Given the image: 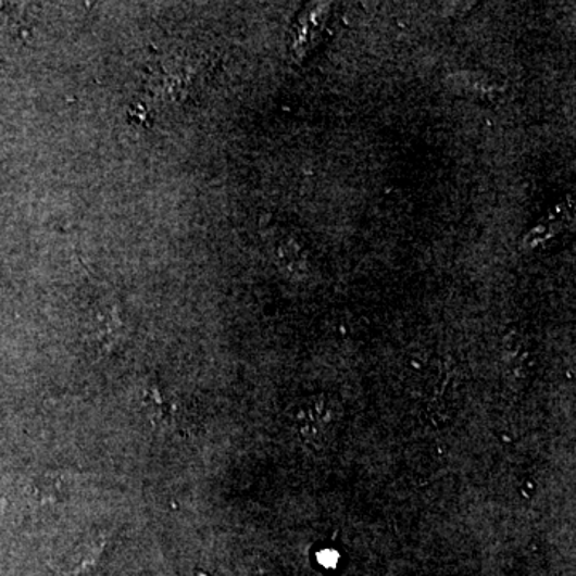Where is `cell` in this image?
Here are the masks:
<instances>
[{
	"label": "cell",
	"mask_w": 576,
	"mask_h": 576,
	"mask_svg": "<svg viewBox=\"0 0 576 576\" xmlns=\"http://www.w3.org/2000/svg\"><path fill=\"white\" fill-rule=\"evenodd\" d=\"M143 409L148 418L155 428L175 429L181 425V406L173 401L171 396H165L161 389H149L143 399Z\"/></svg>",
	"instance_id": "cell-2"
},
{
	"label": "cell",
	"mask_w": 576,
	"mask_h": 576,
	"mask_svg": "<svg viewBox=\"0 0 576 576\" xmlns=\"http://www.w3.org/2000/svg\"><path fill=\"white\" fill-rule=\"evenodd\" d=\"M108 541L100 540L91 544L80 561L66 571L61 572L58 576H101L103 575V555L107 551Z\"/></svg>",
	"instance_id": "cell-3"
},
{
	"label": "cell",
	"mask_w": 576,
	"mask_h": 576,
	"mask_svg": "<svg viewBox=\"0 0 576 576\" xmlns=\"http://www.w3.org/2000/svg\"><path fill=\"white\" fill-rule=\"evenodd\" d=\"M341 406L334 396L318 392L298 403L293 415L295 433L311 449L322 450L340 429Z\"/></svg>",
	"instance_id": "cell-1"
}]
</instances>
